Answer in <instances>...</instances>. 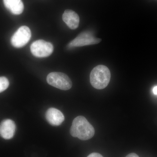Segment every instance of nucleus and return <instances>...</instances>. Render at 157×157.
<instances>
[{"label":"nucleus","instance_id":"f257e3e1","mask_svg":"<svg viewBox=\"0 0 157 157\" xmlns=\"http://www.w3.org/2000/svg\"><path fill=\"white\" fill-rule=\"evenodd\" d=\"M70 133L73 137L86 140L93 137L95 134V130L85 117L79 116L73 120Z\"/></svg>","mask_w":157,"mask_h":157},{"label":"nucleus","instance_id":"9b49d317","mask_svg":"<svg viewBox=\"0 0 157 157\" xmlns=\"http://www.w3.org/2000/svg\"><path fill=\"white\" fill-rule=\"evenodd\" d=\"M9 82L6 77H0V93L6 90L9 87Z\"/></svg>","mask_w":157,"mask_h":157},{"label":"nucleus","instance_id":"6e6552de","mask_svg":"<svg viewBox=\"0 0 157 157\" xmlns=\"http://www.w3.org/2000/svg\"><path fill=\"white\" fill-rule=\"evenodd\" d=\"M45 118L48 123L52 125L59 126L65 120L63 114L59 109L55 108L48 109L45 113Z\"/></svg>","mask_w":157,"mask_h":157},{"label":"nucleus","instance_id":"7ed1b4c3","mask_svg":"<svg viewBox=\"0 0 157 157\" xmlns=\"http://www.w3.org/2000/svg\"><path fill=\"white\" fill-rule=\"evenodd\" d=\"M47 82L54 87L63 90H67L71 88L72 82L67 75L59 72H52L47 76Z\"/></svg>","mask_w":157,"mask_h":157},{"label":"nucleus","instance_id":"1a4fd4ad","mask_svg":"<svg viewBox=\"0 0 157 157\" xmlns=\"http://www.w3.org/2000/svg\"><path fill=\"white\" fill-rule=\"evenodd\" d=\"M63 20L71 29H76L79 25V16L77 13L72 10H65L63 15Z\"/></svg>","mask_w":157,"mask_h":157},{"label":"nucleus","instance_id":"f03ea898","mask_svg":"<svg viewBox=\"0 0 157 157\" xmlns=\"http://www.w3.org/2000/svg\"><path fill=\"white\" fill-rule=\"evenodd\" d=\"M111 74L108 68L104 65H99L93 69L90 74V82L98 90L107 87L110 81Z\"/></svg>","mask_w":157,"mask_h":157},{"label":"nucleus","instance_id":"423d86ee","mask_svg":"<svg viewBox=\"0 0 157 157\" xmlns=\"http://www.w3.org/2000/svg\"><path fill=\"white\" fill-rule=\"evenodd\" d=\"M101 39L94 36L90 32H85L79 34L78 36L71 41L68 46L69 48H72L94 45L98 44L101 42Z\"/></svg>","mask_w":157,"mask_h":157},{"label":"nucleus","instance_id":"20e7f679","mask_svg":"<svg viewBox=\"0 0 157 157\" xmlns=\"http://www.w3.org/2000/svg\"><path fill=\"white\" fill-rule=\"evenodd\" d=\"M31 52L34 56L39 58L49 56L53 51V45L43 40H38L31 45Z\"/></svg>","mask_w":157,"mask_h":157},{"label":"nucleus","instance_id":"f8f14e48","mask_svg":"<svg viewBox=\"0 0 157 157\" xmlns=\"http://www.w3.org/2000/svg\"><path fill=\"white\" fill-rule=\"evenodd\" d=\"M87 157H104L102 155L98 153H92L89 155Z\"/></svg>","mask_w":157,"mask_h":157},{"label":"nucleus","instance_id":"4468645a","mask_svg":"<svg viewBox=\"0 0 157 157\" xmlns=\"http://www.w3.org/2000/svg\"><path fill=\"white\" fill-rule=\"evenodd\" d=\"M153 92L155 95H157V86H155L153 89Z\"/></svg>","mask_w":157,"mask_h":157},{"label":"nucleus","instance_id":"9d476101","mask_svg":"<svg viewBox=\"0 0 157 157\" xmlns=\"http://www.w3.org/2000/svg\"><path fill=\"white\" fill-rule=\"evenodd\" d=\"M3 2L6 9L15 15L21 14L24 9L21 0H3Z\"/></svg>","mask_w":157,"mask_h":157},{"label":"nucleus","instance_id":"ddd939ff","mask_svg":"<svg viewBox=\"0 0 157 157\" xmlns=\"http://www.w3.org/2000/svg\"><path fill=\"white\" fill-rule=\"evenodd\" d=\"M126 157H139L138 155L134 153H132L129 154L128 155L126 156Z\"/></svg>","mask_w":157,"mask_h":157},{"label":"nucleus","instance_id":"0eeeda50","mask_svg":"<svg viewBox=\"0 0 157 157\" xmlns=\"http://www.w3.org/2000/svg\"><path fill=\"white\" fill-rule=\"evenodd\" d=\"M16 125L13 121L6 119L0 124V136L4 139H11L15 134Z\"/></svg>","mask_w":157,"mask_h":157},{"label":"nucleus","instance_id":"39448f33","mask_svg":"<svg viewBox=\"0 0 157 157\" xmlns=\"http://www.w3.org/2000/svg\"><path fill=\"white\" fill-rule=\"evenodd\" d=\"M32 36L31 31L28 27H20L11 38V44L15 48L23 47L29 42Z\"/></svg>","mask_w":157,"mask_h":157}]
</instances>
